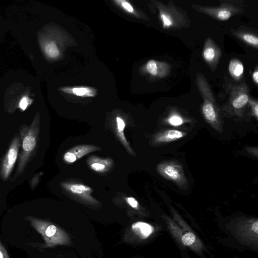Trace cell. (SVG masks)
<instances>
[{"mask_svg": "<svg viewBox=\"0 0 258 258\" xmlns=\"http://www.w3.org/2000/svg\"><path fill=\"white\" fill-rule=\"evenodd\" d=\"M124 200L126 203L132 208L136 209H139V203L135 198L129 197L124 198Z\"/></svg>", "mask_w": 258, "mask_h": 258, "instance_id": "obj_22", "label": "cell"}, {"mask_svg": "<svg viewBox=\"0 0 258 258\" xmlns=\"http://www.w3.org/2000/svg\"><path fill=\"white\" fill-rule=\"evenodd\" d=\"M252 78L256 84L258 83V71L256 70L253 73Z\"/></svg>", "mask_w": 258, "mask_h": 258, "instance_id": "obj_29", "label": "cell"}, {"mask_svg": "<svg viewBox=\"0 0 258 258\" xmlns=\"http://www.w3.org/2000/svg\"><path fill=\"white\" fill-rule=\"evenodd\" d=\"M203 56L205 59L209 62H212L216 57V50L212 46L206 47L203 52Z\"/></svg>", "mask_w": 258, "mask_h": 258, "instance_id": "obj_17", "label": "cell"}, {"mask_svg": "<svg viewBox=\"0 0 258 258\" xmlns=\"http://www.w3.org/2000/svg\"><path fill=\"white\" fill-rule=\"evenodd\" d=\"M40 179V175L36 174L32 178L30 181V186L32 189L34 188L37 184Z\"/></svg>", "mask_w": 258, "mask_h": 258, "instance_id": "obj_28", "label": "cell"}, {"mask_svg": "<svg viewBox=\"0 0 258 258\" xmlns=\"http://www.w3.org/2000/svg\"><path fill=\"white\" fill-rule=\"evenodd\" d=\"M248 101V95L245 93H241L233 99L232 105L235 108L239 109L245 106Z\"/></svg>", "mask_w": 258, "mask_h": 258, "instance_id": "obj_15", "label": "cell"}, {"mask_svg": "<svg viewBox=\"0 0 258 258\" xmlns=\"http://www.w3.org/2000/svg\"><path fill=\"white\" fill-rule=\"evenodd\" d=\"M62 188L71 195L89 203L95 204L98 203L91 195L92 189L90 186L81 183L63 182Z\"/></svg>", "mask_w": 258, "mask_h": 258, "instance_id": "obj_5", "label": "cell"}, {"mask_svg": "<svg viewBox=\"0 0 258 258\" xmlns=\"http://www.w3.org/2000/svg\"><path fill=\"white\" fill-rule=\"evenodd\" d=\"M252 229L256 233H258V221H255L252 224Z\"/></svg>", "mask_w": 258, "mask_h": 258, "instance_id": "obj_31", "label": "cell"}, {"mask_svg": "<svg viewBox=\"0 0 258 258\" xmlns=\"http://www.w3.org/2000/svg\"><path fill=\"white\" fill-rule=\"evenodd\" d=\"M120 5L123 8V9L129 13H133L134 12V9L132 6L126 1H120Z\"/></svg>", "mask_w": 258, "mask_h": 258, "instance_id": "obj_26", "label": "cell"}, {"mask_svg": "<svg viewBox=\"0 0 258 258\" xmlns=\"http://www.w3.org/2000/svg\"><path fill=\"white\" fill-rule=\"evenodd\" d=\"M147 71L153 76H156L158 73L157 63L154 60H149L146 64Z\"/></svg>", "mask_w": 258, "mask_h": 258, "instance_id": "obj_19", "label": "cell"}, {"mask_svg": "<svg viewBox=\"0 0 258 258\" xmlns=\"http://www.w3.org/2000/svg\"><path fill=\"white\" fill-rule=\"evenodd\" d=\"M25 219L42 236L44 241V247L71 244V239L69 235L55 224L31 216H26Z\"/></svg>", "mask_w": 258, "mask_h": 258, "instance_id": "obj_2", "label": "cell"}, {"mask_svg": "<svg viewBox=\"0 0 258 258\" xmlns=\"http://www.w3.org/2000/svg\"><path fill=\"white\" fill-rule=\"evenodd\" d=\"M169 122L173 125H178L182 123V120L179 116H173L169 119Z\"/></svg>", "mask_w": 258, "mask_h": 258, "instance_id": "obj_25", "label": "cell"}, {"mask_svg": "<svg viewBox=\"0 0 258 258\" xmlns=\"http://www.w3.org/2000/svg\"><path fill=\"white\" fill-rule=\"evenodd\" d=\"M163 172L170 178L177 180L180 178V174L177 170L173 166L167 165L163 169Z\"/></svg>", "mask_w": 258, "mask_h": 258, "instance_id": "obj_16", "label": "cell"}, {"mask_svg": "<svg viewBox=\"0 0 258 258\" xmlns=\"http://www.w3.org/2000/svg\"><path fill=\"white\" fill-rule=\"evenodd\" d=\"M90 168L97 172H104L108 171L112 166L113 160L111 159H101L96 157H90L88 161Z\"/></svg>", "mask_w": 258, "mask_h": 258, "instance_id": "obj_7", "label": "cell"}, {"mask_svg": "<svg viewBox=\"0 0 258 258\" xmlns=\"http://www.w3.org/2000/svg\"><path fill=\"white\" fill-rule=\"evenodd\" d=\"M63 91L67 93H71L79 96L92 97L96 94L94 89L86 87H76L72 89H63Z\"/></svg>", "mask_w": 258, "mask_h": 258, "instance_id": "obj_11", "label": "cell"}, {"mask_svg": "<svg viewBox=\"0 0 258 258\" xmlns=\"http://www.w3.org/2000/svg\"><path fill=\"white\" fill-rule=\"evenodd\" d=\"M195 239V236L192 233L188 232L182 237L181 241L185 245H190L194 243Z\"/></svg>", "mask_w": 258, "mask_h": 258, "instance_id": "obj_20", "label": "cell"}, {"mask_svg": "<svg viewBox=\"0 0 258 258\" xmlns=\"http://www.w3.org/2000/svg\"><path fill=\"white\" fill-rule=\"evenodd\" d=\"M116 121L117 125V132L119 139L123 144L124 146L126 148L127 151L130 153H133V150L127 143L123 133V131L125 127V123L124 120L120 117H116Z\"/></svg>", "mask_w": 258, "mask_h": 258, "instance_id": "obj_10", "label": "cell"}, {"mask_svg": "<svg viewBox=\"0 0 258 258\" xmlns=\"http://www.w3.org/2000/svg\"><path fill=\"white\" fill-rule=\"evenodd\" d=\"M0 258H10L9 254L0 240Z\"/></svg>", "mask_w": 258, "mask_h": 258, "instance_id": "obj_27", "label": "cell"}, {"mask_svg": "<svg viewBox=\"0 0 258 258\" xmlns=\"http://www.w3.org/2000/svg\"><path fill=\"white\" fill-rule=\"evenodd\" d=\"M29 104V98L27 97H23L20 101L19 106L22 110H25Z\"/></svg>", "mask_w": 258, "mask_h": 258, "instance_id": "obj_24", "label": "cell"}, {"mask_svg": "<svg viewBox=\"0 0 258 258\" xmlns=\"http://www.w3.org/2000/svg\"><path fill=\"white\" fill-rule=\"evenodd\" d=\"M240 37L247 43L257 47L258 38L256 36L250 33H244Z\"/></svg>", "mask_w": 258, "mask_h": 258, "instance_id": "obj_18", "label": "cell"}, {"mask_svg": "<svg viewBox=\"0 0 258 258\" xmlns=\"http://www.w3.org/2000/svg\"><path fill=\"white\" fill-rule=\"evenodd\" d=\"M20 147H21L20 139L16 135L12 141L0 165V178L3 181L8 180L12 173L19 156Z\"/></svg>", "mask_w": 258, "mask_h": 258, "instance_id": "obj_4", "label": "cell"}, {"mask_svg": "<svg viewBox=\"0 0 258 258\" xmlns=\"http://www.w3.org/2000/svg\"><path fill=\"white\" fill-rule=\"evenodd\" d=\"M182 133L176 130H170L167 133V136L169 139H174L182 137Z\"/></svg>", "mask_w": 258, "mask_h": 258, "instance_id": "obj_23", "label": "cell"}, {"mask_svg": "<svg viewBox=\"0 0 258 258\" xmlns=\"http://www.w3.org/2000/svg\"><path fill=\"white\" fill-rule=\"evenodd\" d=\"M131 231L139 238L146 239L153 232L154 228L147 223L139 221L132 225Z\"/></svg>", "mask_w": 258, "mask_h": 258, "instance_id": "obj_8", "label": "cell"}, {"mask_svg": "<svg viewBox=\"0 0 258 258\" xmlns=\"http://www.w3.org/2000/svg\"><path fill=\"white\" fill-rule=\"evenodd\" d=\"M206 99V98H205ZM203 112L205 118L209 121H213L216 119V114L212 102L205 99L203 106Z\"/></svg>", "mask_w": 258, "mask_h": 258, "instance_id": "obj_12", "label": "cell"}, {"mask_svg": "<svg viewBox=\"0 0 258 258\" xmlns=\"http://www.w3.org/2000/svg\"><path fill=\"white\" fill-rule=\"evenodd\" d=\"M252 108L254 114L257 117L258 115V105L257 103L252 105Z\"/></svg>", "mask_w": 258, "mask_h": 258, "instance_id": "obj_30", "label": "cell"}, {"mask_svg": "<svg viewBox=\"0 0 258 258\" xmlns=\"http://www.w3.org/2000/svg\"><path fill=\"white\" fill-rule=\"evenodd\" d=\"M99 149L100 148L96 146L82 145L76 146L70 149L69 151L74 154L78 160L85 155Z\"/></svg>", "mask_w": 258, "mask_h": 258, "instance_id": "obj_9", "label": "cell"}, {"mask_svg": "<svg viewBox=\"0 0 258 258\" xmlns=\"http://www.w3.org/2000/svg\"><path fill=\"white\" fill-rule=\"evenodd\" d=\"M200 9L201 11L221 21L227 20L235 12L238 11L235 7L231 5H223L220 7L213 8H202Z\"/></svg>", "mask_w": 258, "mask_h": 258, "instance_id": "obj_6", "label": "cell"}, {"mask_svg": "<svg viewBox=\"0 0 258 258\" xmlns=\"http://www.w3.org/2000/svg\"><path fill=\"white\" fill-rule=\"evenodd\" d=\"M39 130L40 118L38 114L35 115L30 125H23L20 127L21 151L14 178L21 175L34 156L37 148Z\"/></svg>", "mask_w": 258, "mask_h": 258, "instance_id": "obj_1", "label": "cell"}, {"mask_svg": "<svg viewBox=\"0 0 258 258\" xmlns=\"http://www.w3.org/2000/svg\"><path fill=\"white\" fill-rule=\"evenodd\" d=\"M43 51L45 55L49 58H55L59 55V50L53 41H48L43 46Z\"/></svg>", "mask_w": 258, "mask_h": 258, "instance_id": "obj_13", "label": "cell"}, {"mask_svg": "<svg viewBox=\"0 0 258 258\" xmlns=\"http://www.w3.org/2000/svg\"><path fill=\"white\" fill-rule=\"evenodd\" d=\"M159 8L160 18L164 29L178 28L185 24L183 14L173 5L162 4Z\"/></svg>", "mask_w": 258, "mask_h": 258, "instance_id": "obj_3", "label": "cell"}, {"mask_svg": "<svg viewBox=\"0 0 258 258\" xmlns=\"http://www.w3.org/2000/svg\"><path fill=\"white\" fill-rule=\"evenodd\" d=\"M63 160L67 163H73L77 161L76 156L69 150L64 154Z\"/></svg>", "mask_w": 258, "mask_h": 258, "instance_id": "obj_21", "label": "cell"}, {"mask_svg": "<svg viewBox=\"0 0 258 258\" xmlns=\"http://www.w3.org/2000/svg\"><path fill=\"white\" fill-rule=\"evenodd\" d=\"M229 71L233 77L238 78L243 73V66L242 63L238 60L233 59L230 61L229 63Z\"/></svg>", "mask_w": 258, "mask_h": 258, "instance_id": "obj_14", "label": "cell"}]
</instances>
